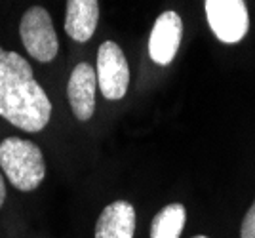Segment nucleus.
Returning <instances> with one entry per match:
<instances>
[{
  "label": "nucleus",
  "instance_id": "nucleus-1",
  "mask_svg": "<svg viewBox=\"0 0 255 238\" xmlns=\"http://www.w3.org/2000/svg\"><path fill=\"white\" fill-rule=\"evenodd\" d=\"M0 117L15 128L40 131L52 117V101L36 82L29 61L0 48Z\"/></svg>",
  "mask_w": 255,
  "mask_h": 238
},
{
  "label": "nucleus",
  "instance_id": "nucleus-2",
  "mask_svg": "<svg viewBox=\"0 0 255 238\" xmlns=\"http://www.w3.org/2000/svg\"><path fill=\"white\" fill-rule=\"evenodd\" d=\"M0 168L10 183L23 193L34 191L46 175L40 147L21 137H6L0 143Z\"/></svg>",
  "mask_w": 255,
  "mask_h": 238
},
{
  "label": "nucleus",
  "instance_id": "nucleus-3",
  "mask_svg": "<svg viewBox=\"0 0 255 238\" xmlns=\"http://www.w3.org/2000/svg\"><path fill=\"white\" fill-rule=\"evenodd\" d=\"M19 34L25 50L40 63H48L57 55L59 42L50 13L42 6H32L25 11L19 23Z\"/></svg>",
  "mask_w": 255,
  "mask_h": 238
},
{
  "label": "nucleus",
  "instance_id": "nucleus-4",
  "mask_svg": "<svg viewBox=\"0 0 255 238\" xmlns=\"http://www.w3.org/2000/svg\"><path fill=\"white\" fill-rule=\"evenodd\" d=\"M206 17L213 34L225 44L240 42L250 27L244 0H206Z\"/></svg>",
  "mask_w": 255,
  "mask_h": 238
},
{
  "label": "nucleus",
  "instance_id": "nucleus-5",
  "mask_svg": "<svg viewBox=\"0 0 255 238\" xmlns=\"http://www.w3.org/2000/svg\"><path fill=\"white\" fill-rule=\"evenodd\" d=\"M97 82L107 99H122L129 84V67L122 48L113 40L99 46L97 52Z\"/></svg>",
  "mask_w": 255,
  "mask_h": 238
},
{
  "label": "nucleus",
  "instance_id": "nucleus-6",
  "mask_svg": "<svg viewBox=\"0 0 255 238\" xmlns=\"http://www.w3.org/2000/svg\"><path fill=\"white\" fill-rule=\"evenodd\" d=\"M183 38V21L177 11H164L154 21L149 38L150 59L158 65H170Z\"/></svg>",
  "mask_w": 255,
  "mask_h": 238
},
{
  "label": "nucleus",
  "instance_id": "nucleus-7",
  "mask_svg": "<svg viewBox=\"0 0 255 238\" xmlns=\"http://www.w3.org/2000/svg\"><path fill=\"white\" fill-rule=\"evenodd\" d=\"M96 86L97 73L90 63H78L71 73L69 84H67V96L69 103L78 120H90L96 111Z\"/></svg>",
  "mask_w": 255,
  "mask_h": 238
},
{
  "label": "nucleus",
  "instance_id": "nucleus-8",
  "mask_svg": "<svg viewBox=\"0 0 255 238\" xmlns=\"http://www.w3.org/2000/svg\"><path fill=\"white\" fill-rule=\"evenodd\" d=\"M135 210L126 200H117L101 212L96 223V238H133Z\"/></svg>",
  "mask_w": 255,
  "mask_h": 238
},
{
  "label": "nucleus",
  "instance_id": "nucleus-9",
  "mask_svg": "<svg viewBox=\"0 0 255 238\" xmlns=\"http://www.w3.org/2000/svg\"><path fill=\"white\" fill-rule=\"evenodd\" d=\"M99 21L97 0H67L65 33L76 42H88L96 33Z\"/></svg>",
  "mask_w": 255,
  "mask_h": 238
},
{
  "label": "nucleus",
  "instance_id": "nucleus-10",
  "mask_svg": "<svg viewBox=\"0 0 255 238\" xmlns=\"http://www.w3.org/2000/svg\"><path fill=\"white\" fill-rule=\"evenodd\" d=\"M187 221L183 204H168L160 210L150 223V238H179Z\"/></svg>",
  "mask_w": 255,
  "mask_h": 238
},
{
  "label": "nucleus",
  "instance_id": "nucleus-11",
  "mask_svg": "<svg viewBox=\"0 0 255 238\" xmlns=\"http://www.w3.org/2000/svg\"><path fill=\"white\" fill-rule=\"evenodd\" d=\"M240 238H255V200L250 206V210L246 212L242 219V227H240Z\"/></svg>",
  "mask_w": 255,
  "mask_h": 238
},
{
  "label": "nucleus",
  "instance_id": "nucleus-12",
  "mask_svg": "<svg viewBox=\"0 0 255 238\" xmlns=\"http://www.w3.org/2000/svg\"><path fill=\"white\" fill-rule=\"evenodd\" d=\"M6 202V185H4V179H2V173H0V208Z\"/></svg>",
  "mask_w": 255,
  "mask_h": 238
},
{
  "label": "nucleus",
  "instance_id": "nucleus-13",
  "mask_svg": "<svg viewBox=\"0 0 255 238\" xmlns=\"http://www.w3.org/2000/svg\"><path fill=\"white\" fill-rule=\"evenodd\" d=\"M192 238H208V237H204V235H198V237H192Z\"/></svg>",
  "mask_w": 255,
  "mask_h": 238
}]
</instances>
